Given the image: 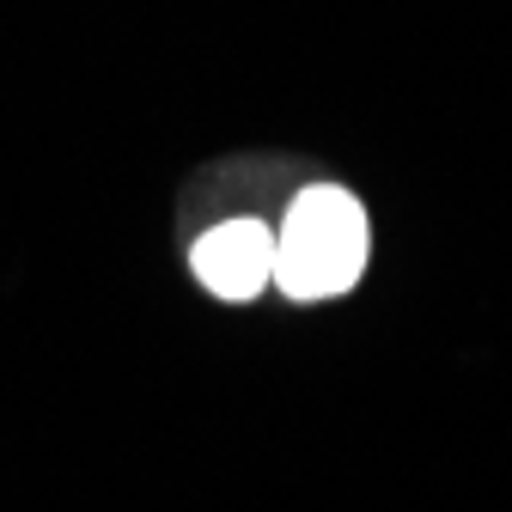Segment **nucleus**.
<instances>
[{"instance_id":"1","label":"nucleus","mask_w":512,"mask_h":512,"mask_svg":"<svg viewBox=\"0 0 512 512\" xmlns=\"http://www.w3.org/2000/svg\"><path fill=\"white\" fill-rule=\"evenodd\" d=\"M372 269V208L336 177L299 183L275 220V293L287 305L348 299Z\"/></svg>"},{"instance_id":"2","label":"nucleus","mask_w":512,"mask_h":512,"mask_svg":"<svg viewBox=\"0 0 512 512\" xmlns=\"http://www.w3.org/2000/svg\"><path fill=\"white\" fill-rule=\"evenodd\" d=\"M189 275L220 305H256L275 293V220L263 214H226L189 238Z\"/></svg>"}]
</instances>
